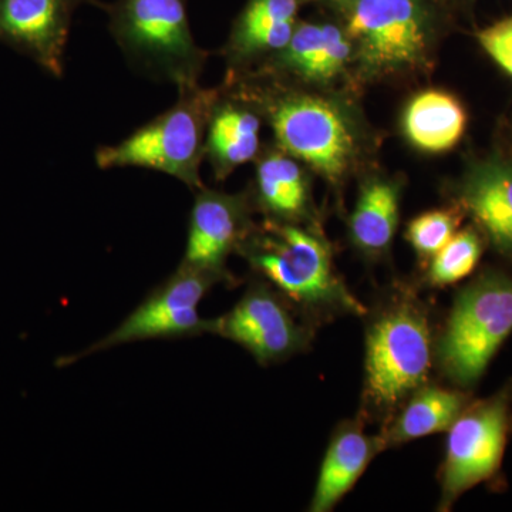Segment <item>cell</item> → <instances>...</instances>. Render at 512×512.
<instances>
[{"mask_svg": "<svg viewBox=\"0 0 512 512\" xmlns=\"http://www.w3.org/2000/svg\"><path fill=\"white\" fill-rule=\"evenodd\" d=\"M286 302L313 318L363 315L365 306L336 274L328 244L315 232L266 220L238 249Z\"/></svg>", "mask_w": 512, "mask_h": 512, "instance_id": "6da1fadb", "label": "cell"}, {"mask_svg": "<svg viewBox=\"0 0 512 512\" xmlns=\"http://www.w3.org/2000/svg\"><path fill=\"white\" fill-rule=\"evenodd\" d=\"M178 93L174 106L160 116L120 143L97 148V167L147 168L177 178L192 191L204 187L200 167L205 157L208 120L221 92L195 84Z\"/></svg>", "mask_w": 512, "mask_h": 512, "instance_id": "7a4b0ae2", "label": "cell"}, {"mask_svg": "<svg viewBox=\"0 0 512 512\" xmlns=\"http://www.w3.org/2000/svg\"><path fill=\"white\" fill-rule=\"evenodd\" d=\"M188 0H116L99 2L109 15L111 35L140 72L177 89L195 86L208 53L195 43Z\"/></svg>", "mask_w": 512, "mask_h": 512, "instance_id": "3957f363", "label": "cell"}, {"mask_svg": "<svg viewBox=\"0 0 512 512\" xmlns=\"http://www.w3.org/2000/svg\"><path fill=\"white\" fill-rule=\"evenodd\" d=\"M512 333V276L488 274L457 296L436 346L440 370L470 387Z\"/></svg>", "mask_w": 512, "mask_h": 512, "instance_id": "277c9868", "label": "cell"}, {"mask_svg": "<svg viewBox=\"0 0 512 512\" xmlns=\"http://www.w3.org/2000/svg\"><path fill=\"white\" fill-rule=\"evenodd\" d=\"M431 359L427 313L410 299L393 302L367 329V399L390 412L426 383Z\"/></svg>", "mask_w": 512, "mask_h": 512, "instance_id": "5b68a950", "label": "cell"}, {"mask_svg": "<svg viewBox=\"0 0 512 512\" xmlns=\"http://www.w3.org/2000/svg\"><path fill=\"white\" fill-rule=\"evenodd\" d=\"M346 10V35L370 76L409 72L426 62L436 30L434 0H357Z\"/></svg>", "mask_w": 512, "mask_h": 512, "instance_id": "8992f818", "label": "cell"}, {"mask_svg": "<svg viewBox=\"0 0 512 512\" xmlns=\"http://www.w3.org/2000/svg\"><path fill=\"white\" fill-rule=\"evenodd\" d=\"M229 281H232L229 274L180 264L116 329L82 352L64 357L62 363L67 366L96 353L143 340L214 335L215 319L201 318L198 305L215 285Z\"/></svg>", "mask_w": 512, "mask_h": 512, "instance_id": "52a82bcc", "label": "cell"}, {"mask_svg": "<svg viewBox=\"0 0 512 512\" xmlns=\"http://www.w3.org/2000/svg\"><path fill=\"white\" fill-rule=\"evenodd\" d=\"M264 106L279 148L329 181L345 175L355 156L356 137L336 104L308 94L279 93L266 97Z\"/></svg>", "mask_w": 512, "mask_h": 512, "instance_id": "ba28073f", "label": "cell"}, {"mask_svg": "<svg viewBox=\"0 0 512 512\" xmlns=\"http://www.w3.org/2000/svg\"><path fill=\"white\" fill-rule=\"evenodd\" d=\"M510 430V406L504 394L466 407L448 429L441 470V510L461 494L497 473Z\"/></svg>", "mask_w": 512, "mask_h": 512, "instance_id": "9c48e42d", "label": "cell"}, {"mask_svg": "<svg viewBox=\"0 0 512 512\" xmlns=\"http://www.w3.org/2000/svg\"><path fill=\"white\" fill-rule=\"evenodd\" d=\"M214 335L248 350L259 365H271L308 348L311 330L271 285L254 284L237 305L215 319Z\"/></svg>", "mask_w": 512, "mask_h": 512, "instance_id": "30bf717a", "label": "cell"}, {"mask_svg": "<svg viewBox=\"0 0 512 512\" xmlns=\"http://www.w3.org/2000/svg\"><path fill=\"white\" fill-rule=\"evenodd\" d=\"M99 0H0V43L62 77L74 12Z\"/></svg>", "mask_w": 512, "mask_h": 512, "instance_id": "8fae6325", "label": "cell"}, {"mask_svg": "<svg viewBox=\"0 0 512 512\" xmlns=\"http://www.w3.org/2000/svg\"><path fill=\"white\" fill-rule=\"evenodd\" d=\"M251 207L245 195L202 187L188 220L187 247L181 264L228 274L225 262L252 231Z\"/></svg>", "mask_w": 512, "mask_h": 512, "instance_id": "7c38bea8", "label": "cell"}, {"mask_svg": "<svg viewBox=\"0 0 512 512\" xmlns=\"http://www.w3.org/2000/svg\"><path fill=\"white\" fill-rule=\"evenodd\" d=\"M382 450V437L367 436L356 421H349L339 427L323 458L309 510L332 511L355 487L370 461Z\"/></svg>", "mask_w": 512, "mask_h": 512, "instance_id": "4fadbf2b", "label": "cell"}, {"mask_svg": "<svg viewBox=\"0 0 512 512\" xmlns=\"http://www.w3.org/2000/svg\"><path fill=\"white\" fill-rule=\"evenodd\" d=\"M261 116L247 103L222 99L212 107L205 137V157L218 181L249 163L261 148Z\"/></svg>", "mask_w": 512, "mask_h": 512, "instance_id": "5bb4252c", "label": "cell"}, {"mask_svg": "<svg viewBox=\"0 0 512 512\" xmlns=\"http://www.w3.org/2000/svg\"><path fill=\"white\" fill-rule=\"evenodd\" d=\"M460 202L495 247L512 256V165H477L461 187Z\"/></svg>", "mask_w": 512, "mask_h": 512, "instance_id": "9a60e30c", "label": "cell"}, {"mask_svg": "<svg viewBox=\"0 0 512 512\" xmlns=\"http://www.w3.org/2000/svg\"><path fill=\"white\" fill-rule=\"evenodd\" d=\"M302 0H248L232 29L227 52L235 62L281 52L298 25Z\"/></svg>", "mask_w": 512, "mask_h": 512, "instance_id": "2e32d148", "label": "cell"}, {"mask_svg": "<svg viewBox=\"0 0 512 512\" xmlns=\"http://www.w3.org/2000/svg\"><path fill=\"white\" fill-rule=\"evenodd\" d=\"M256 201L269 220L296 224L309 212V185L296 158L279 148L256 165Z\"/></svg>", "mask_w": 512, "mask_h": 512, "instance_id": "e0dca14e", "label": "cell"}, {"mask_svg": "<svg viewBox=\"0 0 512 512\" xmlns=\"http://www.w3.org/2000/svg\"><path fill=\"white\" fill-rule=\"evenodd\" d=\"M466 126L463 104L440 90L417 94L403 114V130L410 143L427 153L451 150L463 137Z\"/></svg>", "mask_w": 512, "mask_h": 512, "instance_id": "ac0fdd59", "label": "cell"}, {"mask_svg": "<svg viewBox=\"0 0 512 512\" xmlns=\"http://www.w3.org/2000/svg\"><path fill=\"white\" fill-rule=\"evenodd\" d=\"M466 394L440 386H421L410 396L399 416L380 434L384 448L400 446L446 431L466 410Z\"/></svg>", "mask_w": 512, "mask_h": 512, "instance_id": "d6986e66", "label": "cell"}, {"mask_svg": "<svg viewBox=\"0 0 512 512\" xmlns=\"http://www.w3.org/2000/svg\"><path fill=\"white\" fill-rule=\"evenodd\" d=\"M400 214L399 184L372 178L363 184L350 220V235L366 255H382L392 245Z\"/></svg>", "mask_w": 512, "mask_h": 512, "instance_id": "ffe728a7", "label": "cell"}, {"mask_svg": "<svg viewBox=\"0 0 512 512\" xmlns=\"http://www.w3.org/2000/svg\"><path fill=\"white\" fill-rule=\"evenodd\" d=\"M481 258L480 238L473 229L457 232L446 247L431 258L427 281L433 286L456 284L474 271Z\"/></svg>", "mask_w": 512, "mask_h": 512, "instance_id": "44dd1931", "label": "cell"}, {"mask_svg": "<svg viewBox=\"0 0 512 512\" xmlns=\"http://www.w3.org/2000/svg\"><path fill=\"white\" fill-rule=\"evenodd\" d=\"M458 224L460 215L456 210L424 212L410 222L406 238L421 258L431 259L457 234Z\"/></svg>", "mask_w": 512, "mask_h": 512, "instance_id": "7402d4cb", "label": "cell"}, {"mask_svg": "<svg viewBox=\"0 0 512 512\" xmlns=\"http://www.w3.org/2000/svg\"><path fill=\"white\" fill-rule=\"evenodd\" d=\"M323 45V25L298 23L284 50L279 52V64L308 79Z\"/></svg>", "mask_w": 512, "mask_h": 512, "instance_id": "603a6c76", "label": "cell"}, {"mask_svg": "<svg viewBox=\"0 0 512 512\" xmlns=\"http://www.w3.org/2000/svg\"><path fill=\"white\" fill-rule=\"evenodd\" d=\"M350 52H352V45L348 35L338 26L323 25L322 49L313 64L308 80L326 82L333 79L348 63Z\"/></svg>", "mask_w": 512, "mask_h": 512, "instance_id": "cb8c5ba5", "label": "cell"}, {"mask_svg": "<svg viewBox=\"0 0 512 512\" xmlns=\"http://www.w3.org/2000/svg\"><path fill=\"white\" fill-rule=\"evenodd\" d=\"M477 39L487 55L512 77V16L480 30Z\"/></svg>", "mask_w": 512, "mask_h": 512, "instance_id": "d4e9b609", "label": "cell"}, {"mask_svg": "<svg viewBox=\"0 0 512 512\" xmlns=\"http://www.w3.org/2000/svg\"><path fill=\"white\" fill-rule=\"evenodd\" d=\"M313 2L332 3V5H339V6H343V8H345V9H349L350 6L355 5L357 0H313Z\"/></svg>", "mask_w": 512, "mask_h": 512, "instance_id": "484cf974", "label": "cell"}]
</instances>
